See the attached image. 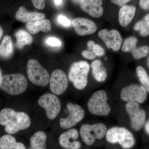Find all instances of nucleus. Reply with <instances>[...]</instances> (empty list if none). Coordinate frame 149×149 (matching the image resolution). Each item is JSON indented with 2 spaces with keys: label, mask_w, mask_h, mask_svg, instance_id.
Returning <instances> with one entry per match:
<instances>
[{
  "label": "nucleus",
  "mask_w": 149,
  "mask_h": 149,
  "mask_svg": "<svg viewBox=\"0 0 149 149\" xmlns=\"http://www.w3.org/2000/svg\"><path fill=\"white\" fill-rule=\"evenodd\" d=\"M130 1L131 0H111V1L114 4L122 7L125 5L127 3Z\"/></svg>",
  "instance_id": "obj_35"
},
{
  "label": "nucleus",
  "mask_w": 149,
  "mask_h": 149,
  "mask_svg": "<svg viewBox=\"0 0 149 149\" xmlns=\"http://www.w3.org/2000/svg\"><path fill=\"white\" fill-rule=\"evenodd\" d=\"M107 141L111 144H119L124 149H129L134 146L135 139L132 133L123 127H114L107 131Z\"/></svg>",
  "instance_id": "obj_4"
},
{
  "label": "nucleus",
  "mask_w": 149,
  "mask_h": 149,
  "mask_svg": "<svg viewBox=\"0 0 149 149\" xmlns=\"http://www.w3.org/2000/svg\"><path fill=\"white\" fill-rule=\"evenodd\" d=\"M17 40L16 47L22 49L26 45H30L33 42V37L30 34L23 29H19L15 34Z\"/></svg>",
  "instance_id": "obj_24"
},
{
  "label": "nucleus",
  "mask_w": 149,
  "mask_h": 149,
  "mask_svg": "<svg viewBox=\"0 0 149 149\" xmlns=\"http://www.w3.org/2000/svg\"><path fill=\"white\" fill-rule=\"evenodd\" d=\"M3 35V30L2 27L0 26V40L2 37Z\"/></svg>",
  "instance_id": "obj_38"
},
{
  "label": "nucleus",
  "mask_w": 149,
  "mask_h": 149,
  "mask_svg": "<svg viewBox=\"0 0 149 149\" xmlns=\"http://www.w3.org/2000/svg\"><path fill=\"white\" fill-rule=\"evenodd\" d=\"M58 21L59 24L65 27H69L71 25V22L70 20L68 19L66 16L60 15L58 17Z\"/></svg>",
  "instance_id": "obj_31"
},
{
  "label": "nucleus",
  "mask_w": 149,
  "mask_h": 149,
  "mask_svg": "<svg viewBox=\"0 0 149 149\" xmlns=\"http://www.w3.org/2000/svg\"><path fill=\"white\" fill-rule=\"evenodd\" d=\"M88 49L91 51L96 56L100 57L104 55L105 52L103 48L97 45L92 40H90L87 43Z\"/></svg>",
  "instance_id": "obj_29"
},
{
  "label": "nucleus",
  "mask_w": 149,
  "mask_h": 149,
  "mask_svg": "<svg viewBox=\"0 0 149 149\" xmlns=\"http://www.w3.org/2000/svg\"><path fill=\"white\" fill-rule=\"evenodd\" d=\"M146 22L149 24V13L147 14L143 18Z\"/></svg>",
  "instance_id": "obj_37"
},
{
  "label": "nucleus",
  "mask_w": 149,
  "mask_h": 149,
  "mask_svg": "<svg viewBox=\"0 0 149 149\" xmlns=\"http://www.w3.org/2000/svg\"><path fill=\"white\" fill-rule=\"evenodd\" d=\"M26 28L32 35L38 34L40 31L47 33L52 29L50 21L48 19H42L27 23Z\"/></svg>",
  "instance_id": "obj_18"
},
{
  "label": "nucleus",
  "mask_w": 149,
  "mask_h": 149,
  "mask_svg": "<svg viewBox=\"0 0 149 149\" xmlns=\"http://www.w3.org/2000/svg\"><path fill=\"white\" fill-rule=\"evenodd\" d=\"M136 8L133 6H123L119 10L118 13V21L121 26L125 27L132 21L135 14Z\"/></svg>",
  "instance_id": "obj_19"
},
{
  "label": "nucleus",
  "mask_w": 149,
  "mask_h": 149,
  "mask_svg": "<svg viewBox=\"0 0 149 149\" xmlns=\"http://www.w3.org/2000/svg\"><path fill=\"white\" fill-rule=\"evenodd\" d=\"M147 65H148V66L149 68V57L148 59V61H147Z\"/></svg>",
  "instance_id": "obj_41"
},
{
  "label": "nucleus",
  "mask_w": 149,
  "mask_h": 149,
  "mask_svg": "<svg viewBox=\"0 0 149 149\" xmlns=\"http://www.w3.org/2000/svg\"><path fill=\"white\" fill-rule=\"evenodd\" d=\"M149 53V47L147 46H143L140 47H136L131 53L135 59H140L146 56Z\"/></svg>",
  "instance_id": "obj_28"
},
{
  "label": "nucleus",
  "mask_w": 149,
  "mask_h": 149,
  "mask_svg": "<svg viewBox=\"0 0 149 149\" xmlns=\"http://www.w3.org/2000/svg\"><path fill=\"white\" fill-rule=\"evenodd\" d=\"M46 43L52 47H59L61 45V42L58 38L55 37H49L46 40Z\"/></svg>",
  "instance_id": "obj_30"
},
{
  "label": "nucleus",
  "mask_w": 149,
  "mask_h": 149,
  "mask_svg": "<svg viewBox=\"0 0 149 149\" xmlns=\"http://www.w3.org/2000/svg\"><path fill=\"white\" fill-rule=\"evenodd\" d=\"M82 55L83 57L87 59L93 60L96 58V56L89 50H85L82 52Z\"/></svg>",
  "instance_id": "obj_33"
},
{
  "label": "nucleus",
  "mask_w": 149,
  "mask_h": 149,
  "mask_svg": "<svg viewBox=\"0 0 149 149\" xmlns=\"http://www.w3.org/2000/svg\"><path fill=\"white\" fill-rule=\"evenodd\" d=\"M133 28L135 31H139L140 35L143 37L149 35V24L143 18L137 22Z\"/></svg>",
  "instance_id": "obj_27"
},
{
  "label": "nucleus",
  "mask_w": 149,
  "mask_h": 149,
  "mask_svg": "<svg viewBox=\"0 0 149 149\" xmlns=\"http://www.w3.org/2000/svg\"><path fill=\"white\" fill-rule=\"evenodd\" d=\"M50 89L52 93L60 95L66 91L68 87V78L64 71L61 70H54L50 78Z\"/></svg>",
  "instance_id": "obj_12"
},
{
  "label": "nucleus",
  "mask_w": 149,
  "mask_h": 149,
  "mask_svg": "<svg viewBox=\"0 0 149 149\" xmlns=\"http://www.w3.org/2000/svg\"><path fill=\"white\" fill-rule=\"evenodd\" d=\"M14 47L11 37L6 35L3 38L0 44V57L4 59H8L13 55Z\"/></svg>",
  "instance_id": "obj_22"
},
{
  "label": "nucleus",
  "mask_w": 149,
  "mask_h": 149,
  "mask_svg": "<svg viewBox=\"0 0 149 149\" xmlns=\"http://www.w3.org/2000/svg\"><path fill=\"white\" fill-rule=\"evenodd\" d=\"M125 108L130 117L132 128L136 131L141 130L146 121V112L140 108L139 104L134 102L127 103Z\"/></svg>",
  "instance_id": "obj_11"
},
{
  "label": "nucleus",
  "mask_w": 149,
  "mask_h": 149,
  "mask_svg": "<svg viewBox=\"0 0 149 149\" xmlns=\"http://www.w3.org/2000/svg\"><path fill=\"white\" fill-rule=\"evenodd\" d=\"M78 137V131L74 128H71L60 135L59 137V144L65 149H80L81 143L77 141Z\"/></svg>",
  "instance_id": "obj_14"
},
{
  "label": "nucleus",
  "mask_w": 149,
  "mask_h": 149,
  "mask_svg": "<svg viewBox=\"0 0 149 149\" xmlns=\"http://www.w3.org/2000/svg\"><path fill=\"white\" fill-rule=\"evenodd\" d=\"M90 70V65L85 61L75 62L71 65L68 77L76 89L83 90L87 86Z\"/></svg>",
  "instance_id": "obj_3"
},
{
  "label": "nucleus",
  "mask_w": 149,
  "mask_h": 149,
  "mask_svg": "<svg viewBox=\"0 0 149 149\" xmlns=\"http://www.w3.org/2000/svg\"><path fill=\"white\" fill-rule=\"evenodd\" d=\"M102 4V0H81L80 5L83 11L93 17L98 18L103 14Z\"/></svg>",
  "instance_id": "obj_16"
},
{
  "label": "nucleus",
  "mask_w": 149,
  "mask_h": 149,
  "mask_svg": "<svg viewBox=\"0 0 149 149\" xmlns=\"http://www.w3.org/2000/svg\"><path fill=\"white\" fill-rule=\"evenodd\" d=\"M98 36L108 49H111L114 52L120 50L123 40L120 33L117 30L102 29L98 32Z\"/></svg>",
  "instance_id": "obj_13"
},
{
  "label": "nucleus",
  "mask_w": 149,
  "mask_h": 149,
  "mask_svg": "<svg viewBox=\"0 0 149 149\" xmlns=\"http://www.w3.org/2000/svg\"><path fill=\"white\" fill-rule=\"evenodd\" d=\"M92 73L95 80L99 82H103L107 77L106 69L101 61L95 60L91 63Z\"/></svg>",
  "instance_id": "obj_21"
},
{
  "label": "nucleus",
  "mask_w": 149,
  "mask_h": 149,
  "mask_svg": "<svg viewBox=\"0 0 149 149\" xmlns=\"http://www.w3.org/2000/svg\"><path fill=\"white\" fill-rule=\"evenodd\" d=\"M107 131V126L104 123L85 124L80 128V133L83 142L87 146H91L97 139L101 140L104 138Z\"/></svg>",
  "instance_id": "obj_7"
},
{
  "label": "nucleus",
  "mask_w": 149,
  "mask_h": 149,
  "mask_svg": "<svg viewBox=\"0 0 149 149\" xmlns=\"http://www.w3.org/2000/svg\"><path fill=\"white\" fill-rule=\"evenodd\" d=\"M138 39L136 37L131 36L126 38L122 47V51L124 52H130L136 47Z\"/></svg>",
  "instance_id": "obj_26"
},
{
  "label": "nucleus",
  "mask_w": 149,
  "mask_h": 149,
  "mask_svg": "<svg viewBox=\"0 0 149 149\" xmlns=\"http://www.w3.org/2000/svg\"><path fill=\"white\" fill-rule=\"evenodd\" d=\"M28 85L26 77L21 73L6 74L2 77L1 89L11 95H17L24 93Z\"/></svg>",
  "instance_id": "obj_2"
},
{
  "label": "nucleus",
  "mask_w": 149,
  "mask_h": 149,
  "mask_svg": "<svg viewBox=\"0 0 149 149\" xmlns=\"http://www.w3.org/2000/svg\"><path fill=\"white\" fill-rule=\"evenodd\" d=\"M55 3L57 5H59L61 3L62 0H54Z\"/></svg>",
  "instance_id": "obj_39"
},
{
  "label": "nucleus",
  "mask_w": 149,
  "mask_h": 149,
  "mask_svg": "<svg viewBox=\"0 0 149 149\" xmlns=\"http://www.w3.org/2000/svg\"><path fill=\"white\" fill-rule=\"evenodd\" d=\"M38 103L45 110L47 117L50 120L54 119L61 109L60 100L55 95L52 93H46L41 96Z\"/></svg>",
  "instance_id": "obj_8"
},
{
  "label": "nucleus",
  "mask_w": 149,
  "mask_h": 149,
  "mask_svg": "<svg viewBox=\"0 0 149 149\" xmlns=\"http://www.w3.org/2000/svg\"><path fill=\"white\" fill-rule=\"evenodd\" d=\"M47 136L42 131H38L31 137L30 144L32 149H47Z\"/></svg>",
  "instance_id": "obj_23"
},
{
  "label": "nucleus",
  "mask_w": 149,
  "mask_h": 149,
  "mask_svg": "<svg viewBox=\"0 0 149 149\" xmlns=\"http://www.w3.org/2000/svg\"><path fill=\"white\" fill-rule=\"evenodd\" d=\"M139 5L141 8L145 10L149 8V0H140Z\"/></svg>",
  "instance_id": "obj_34"
},
{
  "label": "nucleus",
  "mask_w": 149,
  "mask_h": 149,
  "mask_svg": "<svg viewBox=\"0 0 149 149\" xmlns=\"http://www.w3.org/2000/svg\"><path fill=\"white\" fill-rule=\"evenodd\" d=\"M45 14L43 13L29 11L23 6L18 8L15 15L17 20L27 23L39 19H45Z\"/></svg>",
  "instance_id": "obj_17"
},
{
  "label": "nucleus",
  "mask_w": 149,
  "mask_h": 149,
  "mask_svg": "<svg viewBox=\"0 0 149 149\" xmlns=\"http://www.w3.org/2000/svg\"><path fill=\"white\" fill-rule=\"evenodd\" d=\"M0 149H26L24 144L17 142L10 134H6L0 139Z\"/></svg>",
  "instance_id": "obj_20"
},
{
  "label": "nucleus",
  "mask_w": 149,
  "mask_h": 149,
  "mask_svg": "<svg viewBox=\"0 0 149 149\" xmlns=\"http://www.w3.org/2000/svg\"><path fill=\"white\" fill-rule=\"evenodd\" d=\"M31 149V148H30V149Z\"/></svg>",
  "instance_id": "obj_42"
},
{
  "label": "nucleus",
  "mask_w": 149,
  "mask_h": 149,
  "mask_svg": "<svg viewBox=\"0 0 149 149\" xmlns=\"http://www.w3.org/2000/svg\"><path fill=\"white\" fill-rule=\"evenodd\" d=\"M0 124L4 126L6 132L10 135L29 128L31 120L25 113L5 108L0 112Z\"/></svg>",
  "instance_id": "obj_1"
},
{
  "label": "nucleus",
  "mask_w": 149,
  "mask_h": 149,
  "mask_svg": "<svg viewBox=\"0 0 149 149\" xmlns=\"http://www.w3.org/2000/svg\"><path fill=\"white\" fill-rule=\"evenodd\" d=\"M27 76L30 82L39 87H45L50 81L49 74L47 70L35 59L29 60L27 66Z\"/></svg>",
  "instance_id": "obj_6"
},
{
  "label": "nucleus",
  "mask_w": 149,
  "mask_h": 149,
  "mask_svg": "<svg viewBox=\"0 0 149 149\" xmlns=\"http://www.w3.org/2000/svg\"><path fill=\"white\" fill-rule=\"evenodd\" d=\"M69 115L65 118L60 119V125L63 129H70L77 125L83 120L85 116V111L80 105L72 103L67 104Z\"/></svg>",
  "instance_id": "obj_10"
},
{
  "label": "nucleus",
  "mask_w": 149,
  "mask_h": 149,
  "mask_svg": "<svg viewBox=\"0 0 149 149\" xmlns=\"http://www.w3.org/2000/svg\"><path fill=\"white\" fill-rule=\"evenodd\" d=\"M46 0H32L35 8L39 10L44 9L45 7Z\"/></svg>",
  "instance_id": "obj_32"
},
{
  "label": "nucleus",
  "mask_w": 149,
  "mask_h": 149,
  "mask_svg": "<svg viewBox=\"0 0 149 149\" xmlns=\"http://www.w3.org/2000/svg\"><path fill=\"white\" fill-rule=\"evenodd\" d=\"M145 128L146 132L149 135V120H148L146 123Z\"/></svg>",
  "instance_id": "obj_36"
},
{
  "label": "nucleus",
  "mask_w": 149,
  "mask_h": 149,
  "mask_svg": "<svg viewBox=\"0 0 149 149\" xmlns=\"http://www.w3.org/2000/svg\"><path fill=\"white\" fill-rule=\"evenodd\" d=\"M72 25L75 33L80 36H85L94 34L97 27L94 22L85 18L77 17L72 22Z\"/></svg>",
  "instance_id": "obj_15"
},
{
  "label": "nucleus",
  "mask_w": 149,
  "mask_h": 149,
  "mask_svg": "<svg viewBox=\"0 0 149 149\" xmlns=\"http://www.w3.org/2000/svg\"><path fill=\"white\" fill-rule=\"evenodd\" d=\"M2 72L1 71V69H0V83H1V80L2 77Z\"/></svg>",
  "instance_id": "obj_40"
},
{
  "label": "nucleus",
  "mask_w": 149,
  "mask_h": 149,
  "mask_svg": "<svg viewBox=\"0 0 149 149\" xmlns=\"http://www.w3.org/2000/svg\"><path fill=\"white\" fill-rule=\"evenodd\" d=\"M136 70L137 75L141 84L147 92L149 93V76L146 71L141 66L137 67Z\"/></svg>",
  "instance_id": "obj_25"
},
{
  "label": "nucleus",
  "mask_w": 149,
  "mask_h": 149,
  "mask_svg": "<svg viewBox=\"0 0 149 149\" xmlns=\"http://www.w3.org/2000/svg\"><path fill=\"white\" fill-rule=\"evenodd\" d=\"M108 97L105 91L103 90L96 91L88 101V110L94 115H108L111 111V108L108 104Z\"/></svg>",
  "instance_id": "obj_5"
},
{
  "label": "nucleus",
  "mask_w": 149,
  "mask_h": 149,
  "mask_svg": "<svg viewBox=\"0 0 149 149\" xmlns=\"http://www.w3.org/2000/svg\"><path fill=\"white\" fill-rule=\"evenodd\" d=\"M147 91L143 86L131 84L123 88L120 92V98L127 102L143 103L146 100Z\"/></svg>",
  "instance_id": "obj_9"
}]
</instances>
